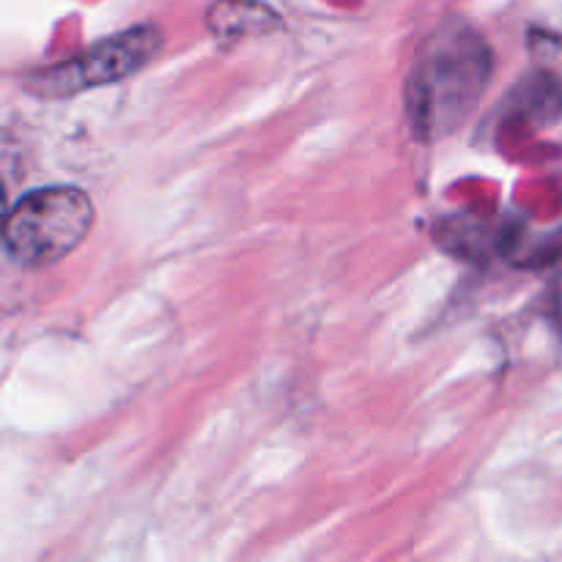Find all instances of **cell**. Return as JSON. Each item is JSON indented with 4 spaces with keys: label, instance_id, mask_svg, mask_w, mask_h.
<instances>
[{
    "label": "cell",
    "instance_id": "cell-1",
    "mask_svg": "<svg viewBox=\"0 0 562 562\" xmlns=\"http://www.w3.org/2000/svg\"><path fill=\"white\" fill-rule=\"evenodd\" d=\"M492 77V53L472 31L442 33L412 66L406 113L420 140L453 132L483 97Z\"/></svg>",
    "mask_w": 562,
    "mask_h": 562
},
{
    "label": "cell",
    "instance_id": "cell-2",
    "mask_svg": "<svg viewBox=\"0 0 562 562\" xmlns=\"http://www.w3.org/2000/svg\"><path fill=\"white\" fill-rule=\"evenodd\" d=\"M93 206L75 187H47L22 198L3 223V241L25 267H49L82 245Z\"/></svg>",
    "mask_w": 562,
    "mask_h": 562
},
{
    "label": "cell",
    "instance_id": "cell-3",
    "mask_svg": "<svg viewBox=\"0 0 562 562\" xmlns=\"http://www.w3.org/2000/svg\"><path fill=\"white\" fill-rule=\"evenodd\" d=\"M159 49H162V33L157 27H130V31L115 33V36L93 44L91 49H86L80 58L69 60V64L42 71L33 88L44 97H69V93L88 91L93 86L124 80V77L135 75L143 66L151 64Z\"/></svg>",
    "mask_w": 562,
    "mask_h": 562
},
{
    "label": "cell",
    "instance_id": "cell-4",
    "mask_svg": "<svg viewBox=\"0 0 562 562\" xmlns=\"http://www.w3.org/2000/svg\"><path fill=\"white\" fill-rule=\"evenodd\" d=\"M3 212H5V192L3 187H0V220H3Z\"/></svg>",
    "mask_w": 562,
    "mask_h": 562
}]
</instances>
